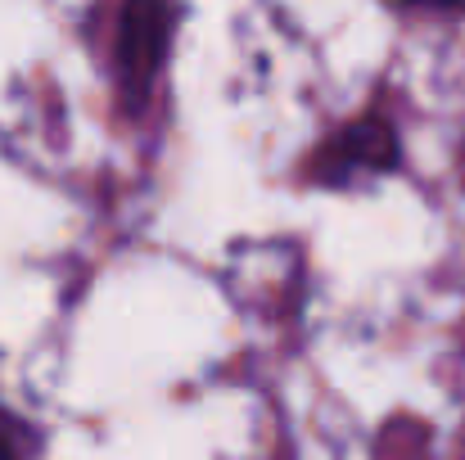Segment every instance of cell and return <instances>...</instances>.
<instances>
[{
	"mask_svg": "<svg viewBox=\"0 0 465 460\" xmlns=\"http://www.w3.org/2000/svg\"><path fill=\"white\" fill-rule=\"evenodd\" d=\"M0 460H18V447H14V438H9L5 425H0Z\"/></svg>",
	"mask_w": 465,
	"mask_h": 460,
	"instance_id": "obj_3",
	"label": "cell"
},
{
	"mask_svg": "<svg viewBox=\"0 0 465 460\" xmlns=\"http://www.w3.org/2000/svg\"><path fill=\"white\" fill-rule=\"evenodd\" d=\"M393 167H398V136L380 118H361V122L343 127L316 162L325 185H339V181L361 176V171H393Z\"/></svg>",
	"mask_w": 465,
	"mask_h": 460,
	"instance_id": "obj_2",
	"label": "cell"
},
{
	"mask_svg": "<svg viewBox=\"0 0 465 460\" xmlns=\"http://www.w3.org/2000/svg\"><path fill=\"white\" fill-rule=\"evenodd\" d=\"M167 36H172V9L167 5H127L123 9V27H118V68L123 82L132 91V100L141 104L150 82L158 77L163 59H167Z\"/></svg>",
	"mask_w": 465,
	"mask_h": 460,
	"instance_id": "obj_1",
	"label": "cell"
}]
</instances>
